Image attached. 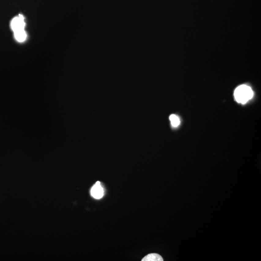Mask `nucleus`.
<instances>
[{"label":"nucleus","instance_id":"f257e3e1","mask_svg":"<svg viewBox=\"0 0 261 261\" xmlns=\"http://www.w3.org/2000/svg\"><path fill=\"white\" fill-rule=\"evenodd\" d=\"M253 96L252 88L246 85H242L236 88L234 92V97L238 103L245 104L251 100Z\"/></svg>","mask_w":261,"mask_h":261},{"label":"nucleus","instance_id":"423d86ee","mask_svg":"<svg viewBox=\"0 0 261 261\" xmlns=\"http://www.w3.org/2000/svg\"><path fill=\"white\" fill-rule=\"evenodd\" d=\"M169 120L170 121L173 127H177L180 125V119L177 115L174 114L170 115V116L169 117Z\"/></svg>","mask_w":261,"mask_h":261},{"label":"nucleus","instance_id":"39448f33","mask_svg":"<svg viewBox=\"0 0 261 261\" xmlns=\"http://www.w3.org/2000/svg\"><path fill=\"white\" fill-rule=\"evenodd\" d=\"M14 36L17 40L20 42L25 40L27 37L26 33L24 30H20L19 31L14 32Z\"/></svg>","mask_w":261,"mask_h":261},{"label":"nucleus","instance_id":"20e7f679","mask_svg":"<svg viewBox=\"0 0 261 261\" xmlns=\"http://www.w3.org/2000/svg\"><path fill=\"white\" fill-rule=\"evenodd\" d=\"M161 256L157 253H151L146 256L142 259V261H162Z\"/></svg>","mask_w":261,"mask_h":261},{"label":"nucleus","instance_id":"7ed1b4c3","mask_svg":"<svg viewBox=\"0 0 261 261\" xmlns=\"http://www.w3.org/2000/svg\"><path fill=\"white\" fill-rule=\"evenodd\" d=\"M91 195L95 199L102 198L104 196V189L101 185L100 182L97 181L91 189Z\"/></svg>","mask_w":261,"mask_h":261},{"label":"nucleus","instance_id":"f03ea898","mask_svg":"<svg viewBox=\"0 0 261 261\" xmlns=\"http://www.w3.org/2000/svg\"><path fill=\"white\" fill-rule=\"evenodd\" d=\"M25 26V23L24 22V18L21 15H19L18 16L14 17L11 23V27L14 32L24 30Z\"/></svg>","mask_w":261,"mask_h":261}]
</instances>
